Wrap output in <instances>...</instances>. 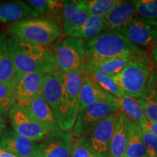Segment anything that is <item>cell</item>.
<instances>
[{"mask_svg": "<svg viewBox=\"0 0 157 157\" xmlns=\"http://www.w3.org/2000/svg\"><path fill=\"white\" fill-rule=\"evenodd\" d=\"M42 94L53 113L57 127L63 132H70L78 113L79 98L66 92L60 71L46 74Z\"/></svg>", "mask_w": 157, "mask_h": 157, "instance_id": "cell-1", "label": "cell"}, {"mask_svg": "<svg viewBox=\"0 0 157 157\" xmlns=\"http://www.w3.org/2000/svg\"><path fill=\"white\" fill-rule=\"evenodd\" d=\"M9 52L16 73L49 74L58 70L52 50L33 44L12 35L7 39Z\"/></svg>", "mask_w": 157, "mask_h": 157, "instance_id": "cell-2", "label": "cell"}, {"mask_svg": "<svg viewBox=\"0 0 157 157\" xmlns=\"http://www.w3.org/2000/svg\"><path fill=\"white\" fill-rule=\"evenodd\" d=\"M84 45L86 60L136 58L148 54L120 32L115 31H104L95 38L87 40Z\"/></svg>", "mask_w": 157, "mask_h": 157, "instance_id": "cell-3", "label": "cell"}, {"mask_svg": "<svg viewBox=\"0 0 157 157\" xmlns=\"http://www.w3.org/2000/svg\"><path fill=\"white\" fill-rule=\"evenodd\" d=\"M12 35L33 44L47 46L54 42L61 34V29L56 21L35 17L17 21L9 25Z\"/></svg>", "mask_w": 157, "mask_h": 157, "instance_id": "cell-4", "label": "cell"}, {"mask_svg": "<svg viewBox=\"0 0 157 157\" xmlns=\"http://www.w3.org/2000/svg\"><path fill=\"white\" fill-rule=\"evenodd\" d=\"M153 70L154 63L147 54L133 59L112 78L127 95L137 99L144 91Z\"/></svg>", "mask_w": 157, "mask_h": 157, "instance_id": "cell-5", "label": "cell"}, {"mask_svg": "<svg viewBox=\"0 0 157 157\" xmlns=\"http://www.w3.org/2000/svg\"><path fill=\"white\" fill-rule=\"evenodd\" d=\"M52 51L59 71L85 74L86 52L83 39L71 36L60 39Z\"/></svg>", "mask_w": 157, "mask_h": 157, "instance_id": "cell-6", "label": "cell"}, {"mask_svg": "<svg viewBox=\"0 0 157 157\" xmlns=\"http://www.w3.org/2000/svg\"><path fill=\"white\" fill-rule=\"evenodd\" d=\"M120 113L117 110L77 138L98 157H110L111 138Z\"/></svg>", "mask_w": 157, "mask_h": 157, "instance_id": "cell-7", "label": "cell"}, {"mask_svg": "<svg viewBox=\"0 0 157 157\" xmlns=\"http://www.w3.org/2000/svg\"><path fill=\"white\" fill-rule=\"evenodd\" d=\"M7 117L15 132L35 143L41 142L50 132L36 120L26 107L21 104H13Z\"/></svg>", "mask_w": 157, "mask_h": 157, "instance_id": "cell-8", "label": "cell"}, {"mask_svg": "<svg viewBox=\"0 0 157 157\" xmlns=\"http://www.w3.org/2000/svg\"><path fill=\"white\" fill-rule=\"evenodd\" d=\"M46 74L16 73L10 82L15 103L24 105L33 97L42 92Z\"/></svg>", "mask_w": 157, "mask_h": 157, "instance_id": "cell-9", "label": "cell"}, {"mask_svg": "<svg viewBox=\"0 0 157 157\" xmlns=\"http://www.w3.org/2000/svg\"><path fill=\"white\" fill-rule=\"evenodd\" d=\"M72 139L71 132H63L56 127L37 144L34 157H69Z\"/></svg>", "mask_w": 157, "mask_h": 157, "instance_id": "cell-10", "label": "cell"}, {"mask_svg": "<svg viewBox=\"0 0 157 157\" xmlns=\"http://www.w3.org/2000/svg\"><path fill=\"white\" fill-rule=\"evenodd\" d=\"M117 110L119 109L113 105L103 103H95L86 107L78 112L76 117L71 132L73 138H77L80 135L87 132Z\"/></svg>", "mask_w": 157, "mask_h": 157, "instance_id": "cell-11", "label": "cell"}, {"mask_svg": "<svg viewBox=\"0 0 157 157\" xmlns=\"http://www.w3.org/2000/svg\"><path fill=\"white\" fill-rule=\"evenodd\" d=\"M119 32L137 46L151 48L157 44V25L137 15Z\"/></svg>", "mask_w": 157, "mask_h": 157, "instance_id": "cell-12", "label": "cell"}, {"mask_svg": "<svg viewBox=\"0 0 157 157\" xmlns=\"http://www.w3.org/2000/svg\"><path fill=\"white\" fill-rule=\"evenodd\" d=\"M0 148L17 157H34L37 143L5 128L0 135Z\"/></svg>", "mask_w": 157, "mask_h": 157, "instance_id": "cell-13", "label": "cell"}, {"mask_svg": "<svg viewBox=\"0 0 157 157\" xmlns=\"http://www.w3.org/2000/svg\"><path fill=\"white\" fill-rule=\"evenodd\" d=\"M95 103H106L119 109V105L116 102L114 97L105 93L84 74L79 94L78 112Z\"/></svg>", "mask_w": 157, "mask_h": 157, "instance_id": "cell-14", "label": "cell"}, {"mask_svg": "<svg viewBox=\"0 0 157 157\" xmlns=\"http://www.w3.org/2000/svg\"><path fill=\"white\" fill-rule=\"evenodd\" d=\"M136 15L134 2L122 1L104 16V31L119 32L132 21Z\"/></svg>", "mask_w": 157, "mask_h": 157, "instance_id": "cell-15", "label": "cell"}, {"mask_svg": "<svg viewBox=\"0 0 157 157\" xmlns=\"http://www.w3.org/2000/svg\"><path fill=\"white\" fill-rule=\"evenodd\" d=\"M62 28L64 34L71 36L85 23L90 15L76 5L75 1H63Z\"/></svg>", "mask_w": 157, "mask_h": 157, "instance_id": "cell-16", "label": "cell"}, {"mask_svg": "<svg viewBox=\"0 0 157 157\" xmlns=\"http://www.w3.org/2000/svg\"><path fill=\"white\" fill-rule=\"evenodd\" d=\"M146 119L157 122V71L151 72L146 88L137 99Z\"/></svg>", "mask_w": 157, "mask_h": 157, "instance_id": "cell-17", "label": "cell"}, {"mask_svg": "<svg viewBox=\"0 0 157 157\" xmlns=\"http://www.w3.org/2000/svg\"><path fill=\"white\" fill-rule=\"evenodd\" d=\"M23 106L26 107L36 120L49 132L58 127L53 113L43 97L42 92L29 100Z\"/></svg>", "mask_w": 157, "mask_h": 157, "instance_id": "cell-18", "label": "cell"}, {"mask_svg": "<svg viewBox=\"0 0 157 157\" xmlns=\"http://www.w3.org/2000/svg\"><path fill=\"white\" fill-rule=\"evenodd\" d=\"M39 15L28 4L15 1L0 5V23L17 22L23 20L38 17Z\"/></svg>", "mask_w": 157, "mask_h": 157, "instance_id": "cell-19", "label": "cell"}, {"mask_svg": "<svg viewBox=\"0 0 157 157\" xmlns=\"http://www.w3.org/2000/svg\"><path fill=\"white\" fill-rule=\"evenodd\" d=\"M129 119L120 113L115 124L114 130L111 141L110 157H124L126 148L127 129Z\"/></svg>", "mask_w": 157, "mask_h": 157, "instance_id": "cell-20", "label": "cell"}, {"mask_svg": "<svg viewBox=\"0 0 157 157\" xmlns=\"http://www.w3.org/2000/svg\"><path fill=\"white\" fill-rule=\"evenodd\" d=\"M142 138V129L133 121H128L126 148L124 157H146Z\"/></svg>", "mask_w": 157, "mask_h": 157, "instance_id": "cell-21", "label": "cell"}, {"mask_svg": "<svg viewBox=\"0 0 157 157\" xmlns=\"http://www.w3.org/2000/svg\"><path fill=\"white\" fill-rule=\"evenodd\" d=\"M133 59L135 58H118L105 60H86L85 71L90 69L97 70L112 78L122 71Z\"/></svg>", "mask_w": 157, "mask_h": 157, "instance_id": "cell-22", "label": "cell"}, {"mask_svg": "<svg viewBox=\"0 0 157 157\" xmlns=\"http://www.w3.org/2000/svg\"><path fill=\"white\" fill-rule=\"evenodd\" d=\"M114 98L119 105V110L129 121L141 126L147 120L137 99L127 95L122 97H114Z\"/></svg>", "mask_w": 157, "mask_h": 157, "instance_id": "cell-23", "label": "cell"}, {"mask_svg": "<svg viewBox=\"0 0 157 157\" xmlns=\"http://www.w3.org/2000/svg\"><path fill=\"white\" fill-rule=\"evenodd\" d=\"M76 5L90 15L104 17L119 5L121 0H78Z\"/></svg>", "mask_w": 157, "mask_h": 157, "instance_id": "cell-24", "label": "cell"}, {"mask_svg": "<svg viewBox=\"0 0 157 157\" xmlns=\"http://www.w3.org/2000/svg\"><path fill=\"white\" fill-rule=\"evenodd\" d=\"M16 74L10 56L7 39L0 34V82H10Z\"/></svg>", "mask_w": 157, "mask_h": 157, "instance_id": "cell-25", "label": "cell"}, {"mask_svg": "<svg viewBox=\"0 0 157 157\" xmlns=\"http://www.w3.org/2000/svg\"><path fill=\"white\" fill-rule=\"evenodd\" d=\"M84 74L87 75L93 82H95L98 87L113 97H122L126 95L116 84L112 78L99 71L94 69L87 70Z\"/></svg>", "mask_w": 157, "mask_h": 157, "instance_id": "cell-26", "label": "cell"}, {"mask_svg": "<svg viewBox=\"0 0 157 157\" xmlns=\"http://www.w3.org/2000/svg\"><path fill=\"white\" fill-rule=\"evenodd\" d=\"M105 29V19L102 16L90 15L83 25L71 37L90 40L95 38Z\"/></svg>", "mask_w": 157, "mask_h": 157, "instance_id": "cell-27", "label": "cell"}, {"mask_svg": "<svg viewBox=\"0 0 157 157\" xmlns=\"http://www.w3.org/2000/svg\"><path fill=\"white\" fill-rule=\"evenodd\" d=\"M27 4L37 14L58 15L62 13L63 2L58 0H29Z\"/></svg>", "mask_w": 157, "mask_h": 157, "instance_id": "cell-28", "label": "cell"}, {"mask_svg": "<svg viewBox=\"0 0 157 157\" xmlns=\"http://www.w3.org/2000/svg\"><path fill=\"white\" fill-rule=\"evenodd\" d=\"M133 2L136 14L152 24L157 25V0H137Z\"/></svg>", "mask_w": 157, "mask_h": 157, "instance_id": "cell-29", "label": "cell"}, {"mask_svg": "<svg viewBox=\"0 0 157 157\" xmlns=\"http://www.w3.org/2000/svg\"><path fill=\"white\" fill-rule=\"evenodd\" d=\"M15 103L10 82H0V113L5 117Z\"/></svg>", "mask_w": 157, "mask_h": 157, "instance_id": "cell-30", "label": "cell"}, {"mask_svg": "<svg viewBox=\"0 0 157 157\" xmlns=\"http://www.w3.org/2000/svg\"><path fill=\"white\" fill-rule=\"evenodd\" d=\"M142 138L147 156L157 157V137L142 129Z\"/></svg>", "mask_w": 157, "mask_h": 157, "instance_id": "cell-31", "label": "cell"}, {"mask_svg": "<svg viewBox=\"0 0 157 157\" xmlns=\"http://www.w3.org/2000/svg\"><path fill=\"white\" fill-rule=\"evenodd\" d=\"M69 157H98L78 138L72 139L71 149Z\"/></svg>", "mask_w": 157, "mask_h": 157, "instance_id": "cell-32", "label": "cell"}, {"mask_svg": "<svg viewBox=\"0 0 157 157\" xmlns=\"http://www.w3.org/2000/svg\"><path fill=\"white\" fill-rule=\"evenodd\" d=\"M140 127L142 129L148 131L149 132H151L157 137V122L146 120Z\"/></svg>", "mask_w": 157, "mask_h": 157, "instance_id": "cell-33", "label": "cell"}, {"mask_svg": "<svg viewBox=\"0 0 157 157\" xmlns=\"http://www.w3.org/2000/svg\"><path fill=\"white\" fill-rule=\"evenodd\" d=\"M151 54L154 60V61L157 64V44H154V46L151 48Z\"/></svg>", "mask_w": 157, "mask_h": 157, "instance_id": "cell-34", "label": "cell"}, {"mask_svg": "<svg viewBox=\"0 0 157 157\" xmlns=\"http://www.w3.org/2000/svg\"><path fill=\"white\" fill-rule=\"evenodd\" d=\"M5 128H6V122H5V117L0 113V135H2V133L3 132V131L5 130Z\"/></svg>", "mask_w": 157, "mask_h": 157, "instance_id": "cell-35", "label": "cell"}, {"mask_svg": "<svg viewBox=\"0 0 157 157\" xmlns=\"http://www.w3.org/2000/svg\"><path fill=\"white\" fill-rule=\"evenodd\" d=\"M0 157H17L14 155L10 154V153L5 151L3 149L0 148Z\"/></svg>", "mask_w": 157, "mask_h": 157, "instance_id": "cell-36", "label": "cell"}, {"mask_svg": "<svg viewBox=\"0 0 157 157\" xmlns=\"http://www.w3.org/2000/svg\"><path fill=\"white\" fill-rule=\"evenodd\" d=\"M156 71H157V64H156Z\"/></svg>", "mask_w": 157, "mask_h": 157, "instance_id": "cell-37", "label": "cell"}, {"mask_svg": "<svg viewBox=\"0 0 157 157\" xmlns=\"http://www.w3.org/2000/svg\"><path fill=\"white\" fill-rule=\"evenodd\" d=\"M148 157H152V156H148Z\"/></svg>", "mask_w": 157, "mask_h": 157, "instance_id": "cell-38", "label": "cell"}]
</instances>
